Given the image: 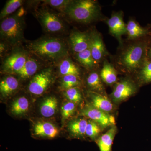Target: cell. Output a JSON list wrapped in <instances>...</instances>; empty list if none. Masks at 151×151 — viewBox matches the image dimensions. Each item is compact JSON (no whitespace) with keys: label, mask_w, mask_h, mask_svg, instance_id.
<instances>
[{"label":"cell","mask_w":151,"mask_h":151,"mask_svg":"<svg viewBox=\"0 0 151 151\" xmlns=\"http://www.w3.org/2000/svg\"><path fill=\"white\" fill-rule=\"evenodd\" d=\"M27 47L31 53L45 61L58 60L68 54L66 43L58 38L42 37L29 42Z\"/></svg>","instance_id":"6da1fadb"},{"label":"cell","mask_w":151,"mask_h":151,"mask_svg":"<svg viewBox=\"0 0 151 151\" xmlns=\"http://www.w3.org/2000/svg\"><path fill=\"white\" fill-rule=\"evenodd\" d=\"M63 12L73 21L89 24L100 17L101 9L96 1L79 0L72 1Z\"/></svg>","instance_id":"7a4b0ae2"},{"label":"cell","mask_w":151,"mask_h":151,"mask_svg":"<svg viewBox=\"0 0 151 151\" xmlns=\"http://www.w3.org/2000/svg\"><path fill=\"white\" fill-rule=\"evenodd\" d=\"M148 42L141 41L130 45L119 57V63L129 72L138 70L147 59Z\"/></svg>","instance_id":"3957f363"},{"label":"cell","mask_w":151,"mask_h":151,"mask_svg":"<svg viewBox=\"0 0 151 151\" xmlns=\"http://www.w3.org/2000/svg\"><path fill=\"white\" fill-rule=\"evenodd\" d=\"M24 22L19 15L9 16L3 19L0 26L1 38L11 45H18L24 39Z\"/></svg>","instance_id":"277c9868"},{"label":"cell","mask_w":151,"mask_h":151,"mask_svg":"<svg viewBox=\"0 0 151 151\" xmlns=\"http://www.w3.org/2000/svg\"><path fill=\"white\" fill-rule=\"evenodd\" d=\"M35 16L46 32L56 33L63 31L65 25L59 17L54 13L45 9L35 11Z\"/></svg>","instance_id":"5b68a950"},{"label":"cell","mask_w":151,"mask_h":151,"mask_svg":"<svg viewBox=\"0 0 151 151\" xmlns=\"http://www.w3.org/2000/svg\"><path fill=\"white\" fill-rule=\"evenodd\" d=\"M81 115L96 122L103 130L116 125L115 119L113 116L100 111L91 105L85 106L81 110Z\"/></svg>","instance_id":"8992f818"},{"label":"cell","mask_w":151,"mask_h":151,"mask_svg":"<svg viewBox=\"0 0 151 151\" xmlns=\"http://www.w3.org/2000/svg\"><path fill=\"white\" fill-rule=\"evenodd\" d=\"M137 90V85L133 80L124 78L116 84L111 95V99L115 103H122L134 95Z\"/></svg>","instance_id":"52a82bcc"},{"label":"cell","mask_w":151,"mask_h":151,"mask_svg":"<svg viewBox=\"0 0 151 151\" xmlns=\"http://www.w3.org/2000/svg\"><path fill=\"white\" fill-rule=\"evenodd\" d=\"M52 79V70L50 68L42 71L34 76L29 85V90L31 94L40 95L48 88Z\"/></svg>","instance_id":"ba28073f"},{"label":"cell","mask_w":151,"mask_h":151,"mask_svg":"<svg viewBox=\"0 0 151 151\" xmlns=\"http://www.w3.org/2000/svg\"><path fill=\"white\" fill-rule=\"evenodd\" d=\"M28 58L23 52H14L4 60L2 65L3 71L5 73L17 74L24 66Z\"/></svg>","instance_id":"9c48e42d"},{"label":"cell","mask_w":151,"mask_h":151,"mask_svg":"<svg viewBox=\"0 0 151 151\" xmlns=\"http://www.w3.org/2000/svg\"><path fill=\"white\" fill-rule=\"evenodd\" d=\"M90 48L92 57L96 63L100 62L107 55L102 36L96 31L90 33Z\"/></svg>","instance_id":"30bf717a"},{"label":"cell","mask_w":151,"mask_h":151,"mask_svg":"<svg viewBox=\"0 0 151 151\" xmlns=\"http://www.w3.org/2000/svg\"><path fill=\"white\" fill-rule=\"evenodd\" d=\"M111 34L122 43V36L127 33V25L124 23L122 12L113 14L107 21Z\"/></svg>","instance_id":"8fae6325"},{"label":"cell","mask_w":151,"mask_h":151,"mask_svg":"<svg viewBox=\"0 0 151 151\" xmlns=\"http://www.w3.org/2000/svg\"><path fill=\"white\" fill-rule=\"evenodd\" d=\"M69 43L71 50L76 54L89 48L90 33L75 31L70 34Z\"/></svg>","instance_id":"7c38bea8"},{"label":"cell","mask_w":151,"mask_h":151,"mask_svg":"<svg viewBox=\"0 0 151 151\" xmlns=\"http://www.w3.org/2000/svg\"><path fill=\"white\" fill-rule=\"evenodd\" d=\"M89 96L90 105L94 108L109 114L113 111L114 106L112 101L104 94L90 91L89 92Z\"/></svg>","instance_id":"4fadbf2b"},{"label":"cell","mask_w":151,"mask_h":151,"mask_svg":"<svg viewBox=\"0 0 151 151\" xmlns=\"http://www.w3.org/2000/svg\"><path fill=\"white\" fill-rule=\"evenodd\" d=\"M34 133L36 136L52 139L58 134V130L50 122H39L34 127Z\"/></svg>","instance_id":"5bb4252c"},{"label":"cell","mask_w":151,"mask_h":151,"mask_svg":"<svg viewBox=\"0 0 151 151\" xmlns=\"http://www.w3.org/2000/svg\"><path fill=\"white\" fill-rule=\"evenodd\" d=\"M117 131L116 125L112 126L106 133L97 139V144L100 151H112L113 140Z\"/></svg>","instance_id":"9a60e30c"},{"label":"cell","mask_w":151,"mask_h":151,"mask_svg":"<svg viewBox=\"0 0 151 151\" xmlns=\"http://www.w3.org/2000/svg\"><path fill=\"white\" fill-rule=\"evenodd\" d=\"M100 76L102 81L108 85L114 84L117 81V71L113 65L106 60L104 61Z\"/></svg>","instance_id":"2e32d148"},{"label":"cell","mask_w":151,"mask_h":151,"mask_svg":"<svg viewBox=\"0 0 151 151\" xmlns=\"http://www.w3.org/2000/svg\"><path fill=\"white\" fill-rule=\"evenodd\" d=\"M19 86V81L12 76H7L3 78L0 83V92L4 97L9 96L15 92Z\"/></svg>","instance_id":"e0dca14e"},{"label":"cell","mask_w":151,"mask_h":151,"mask_svg":"<svg viewBox=\"0 0 151 151\" xmlns=\"http://www.w3.org/2000/svg\"><path fill=\"white\" fill-rule=\"evenodd\" d=\"M58 107V101L55 97H49L45 99L41 104V114L45 118H49L55 114Z\"/></svg>","instance_id":"ac0fdd59"},{"label":"cell","mask_w":151,"mask_h":151,"mask_svg":"<svg viewBox=\"0 0 151 151\" xmlns=\"http://www.w3.org/2000/svg\"><path fill=\"white\" fill-rule=\"evenodd\" d=\"M88 121L84 119H75L68 125V130L74 137H82L86 135V130Z\"/></svg>","instance_id":"d6986e66"},{"label":"cell","mask_w":151,"mask_h":151,"mask_svg":"<svg viewBox=\"0 0 151 151\" xmlns=\"http://www.w3.org/2000/svg\"><path fill=\"white\" fill-rule=\"evenodd\" d=\"M147 29L142 27L136 22L130 20L127 24V34L128 39L134 40L149 34Z\"/></svg>","instance_id":"ffe728a7"},{"label":"cell","mask_w":151,"mask_h":151,"mask_svg":"<svg viewBox=\"0 0 151 151\" xmlns=\"http://www.w3.org/2000/svg\"><path fill=\"white\" fill-rule=\"evenodd\" d=\"M137 80L140 85L151 83V61L148 58L138 70Z\"/></svg>","instance_id":"44dd1931"},{"label":"cell","mask_w":151,"mask_h":151,"mask_svg":"<svg viewBox=\"0 0 151 151\" xmlns=\"http://www.w3.org/2000/svg\"><path fill=\"white\" fill-rule=\"evenodd\" d=\"M39 67V65L35 60L28 57L24 67L17 74L22 78H29L36 73Z\"/></svg>","instance_id":"7402d4cb"},{"label":"cell","mask_w":151,"mask_h":151,"mask_svg":"<svg viewBox=\"0 0 151 151\" xmlns=\"http://www.w3.org/2000/svg\"><path fill=\"white\" fill-rule=\"evenodd\" d=\"M59 72L64 76L73 75L78 76L80 74V69L75 63L70 59L63 60L59 65Z\"/></svg>","instance_id":"603a6c76"},{"label":"cell","mask_w":151,"mask_h":151,"mask_svg":"<svg viewBox=\"0 0 151 151\" xmlns=\"http://www.w3.org/2000/svg\"><path fill=\"white\" fill-rule=\"evenodd\" d=\"M29 108V102L26 97L17 98L11 105V111L15 116L23 115L27 112Z\"/></svg>","instance_id":"cb8c5ba5"},{"label":"cell","mask_w":151,"mask_h":151,"mask_svg":"<svg viewBox=\"0 0 151 151\" xmlns=\"http://www.w3.org/2000/svg\"><path fill=\"white\" fill-rule=\"evenodd\" d=\"M99 74L96 72L89 74L86 79L87 85L92 91L104 94L105 88Z\"/></svg>","instance_id":"d4e9b609"},{"label":"cell","mask_w":151,"mask_h":151,"mask_svg":"<svg viewBox=\"0 0 151 151\" xmlns=\"http://www.w3.org/2000/svg\"><path fill=\"white\" fill-rule=\"evenodd\" d=\"M76 58L81 65L88 69L93 68L97 64L92 57L90 48L77 53Z\"/></svg>","instance_id":"484cf974"},{"label":"cell","mask_w":151,"mask_h":151,"mask_svg":"<svg viewBox=\"0 0 151 151\" xmlns=\"http://www.w3.org/2000/svg\"><path fill=\"white\" fill-rule=\"evenodd\" d=\"M22 0H9L6 3L0 14L1 19H4L19 9L22 5Z\"/></svg>","instance_id":"4316f807"},{"label":"cell","mask_w":151,"mask_h":151,"mask_svg":"<svg viewBox=\"0 0 151 151\" xmlns=\"http://www.w3.org/2000/svg\"><path fill=\"white\" fill-rule=\"evenodd\" d=\"M103 130L96 122L90 120L88 121L86 130V135L92 140L97 139Z\"/></svg>","instance_id":"83f0119b"},{"label":"cell","mask_w":151,"mask_h":151,"mask_svg":"<svg viewBox=\"0 0 151 151\" xmlns=\"http://www.w3.org/2000/svg\"><path fill=\"white\" fill-rule=\"evenodd\" d=\"M80 84L78 76L70 75L63 76L61 81V86L63 89H66L77 87Z\"/></svg>","instance_id":"f1b7e54d"},{"label":"cell","mask_w":151,"mask_h":151,"mask_svg":"<svg viewBox=\"0 0 151 151\" xmlns=\"http://www.w3.org/2000/svg\"><path fill=\"white\" fill-rule=\"evenodd\" d=\"M65 97L70 102L74 103H80L82 100V95L77 87H73L65 90L64 93Z\"/></svg>","instance_id":"f546056e"},{"label":"cell","mask_w":151,"mask_h":151,"mask_svg":"<svg viewBox=\"0 0 151 151\" xmlns=\"http://www.w3.org/2000/svg\"><path fill=\"white\" fill-rule=\"evenodd\" d=\"M42 2L47 5L50 6L60 11L64 12L68 6L71 3L72 1L68 0H47L42 1Z\"/></svg>","instance_id":"4dcf8cb0"},{"label":"cell","mask_w":151,"mask_h":151,"mask_svg":"<svg viewBox=\"0 0 151 151\" xmlns=\"http://www.w3.org/2000/svg\"><path fill=\"white\" fill-rule=\"evenodd\" d=\"M76 110L75 103L73 102H66L63 105L61 109V116L63 120H65L73 115Z\"/></svg>","instance_id":"1f68e13d"},{"label":"cell","mask_w":151,"mask_h":151,"mask_svg":"<svg viewBox=\"0 0 151 151\" xmlns=\"http://www.w3.org/2000/svg\"><path fill=\"white\" fill-rule=\"evenodd\" d=\"M147 58L151 61V46H149L147 52Z\"/></svg>","instance_id":"d6a6232c"}]
</instances>
